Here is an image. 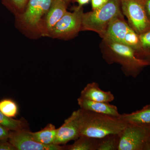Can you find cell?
<instances>
[{
    "label": "cell",
    "mask_w": 150,
    "mask_h": 150,
    "mask_svg": "<svg viewBox=\"0 0 150 150\" xmlns=\"http://www.w3.org/2000/svg\"><path fill=\"white\" fill-rule=\"evenodd\" d=\"M100 48L103 57L108 64H118L126 76L136 78L149 64L137 57L130 46L113 40L102 38Z\"/></svg>",
    "instance_id": "cell-1"
},
{
    "label": "cell",
    "mask_w": 150,
    "mask_h": 150,
    "mask_svg": "<svg viewBox=\"0 0 150 150\" xmlns=\"http://www.w3.org/2000/svg\"><path fill=\"white\" fill-rule=\"evenodd\" d=\"M80 136L101 139L112 134H121L127 123L119 117L80 108Z\"/></svg>",
    "instance_id": "cell-2"
},
{
    "label": "cell",
    "mask_w": 150,
    "mask_h": 150,
    "mask_svg": "<svg viewBox=\"0 0 150 150\" xmlns=\"http://www.w3.org/2000/svg\"><path fill=\"white\" fill-rule=\"evenodd\" d=\"M53 0H29L22 13L15 17V25L25 35L31 39L41 37L44 18Z\"/></svg>",
    "instance_id": "cell-3"
},
{
    "label": "cell",
    "mask_w": 150,
    "mask_h": 150,
    "mask_svg": "<svg viewBox=\"0 0 150 150\" xmlns=\"http://www.w3.org/2000/svg\"><path fill=\"white\" fill-rule=\"evenodd\" d=\"M122 13L120 0H109L98 9L83 13L81 31H92L104 36L110 23Z\"/></svg>",
    "instance_id": "cell-4"
},
{
    "label": "cell",
    "mask_w": 150,
    "mask_h": 150,
    "mask_svg": "<svg viewBox=\"0 0 150 150\" xmlns=\"http://www.w3.org/2000/svg\"><path fill=\"white\" fill-rule=\"evenodd\" d=\"M118 150H150V125L127 124L121 134Z\"/></svg>",
    "instance_id": "cell-5"
},
{
    "label": "cell",
    "mask_w": 150,
    "mask_h": 150,
    "mask_svg": "<svg viewBox=\"0 0 150 150\" xmlns=\"http://www.w3.org/2000/svg\"><path fill=\"white\" fill-rule=\"evenodd\" d=\"M83 10V7L75 6L73 12L67 11L52 29L49 38L68 40L76 37L81 31Z\"/></svg>",
    "instance_id": "cell-6"
},
{
    "label": "cell",
    "mask_w": 150,
    "mask_h": 150,
    "mask_svg": "<svg viewBox=\"0 0 150 150\" xmlns=\"http://www.w3.org/2000/svg\"><path fill=\"white\" fill-rule=\"evenodd\" d=\"M123 15L130 27L140 35L150 30L143 0H120Z\"/></svg>",
    "instance_id": "cell-7"
},
{
    "label": "cell",
    "mask_w": 150,
    "mask_h": 150,
    "mask_svg": "<svg viewBox=\"0 0 150 150\" xmlns=\"http://www.w3.org/2000/svg\"><path fill=\"white\" fill-rule=\"evenodd\" d=\"M8 141L16 150H64V146L44 145L36 142L27 129L11 131Z\"/></svg>",
    "instance_id": "cell-8"
},
{
    "label": "cell",
    "mask_w": 150,
    "mask_h": 150,
    "mask_svg": "<svg viewBox=\"0 0 150 150\" xmlns=\"http://www.w3.org/2000/svg\"><path fill=\"white\" fill-rule=\"evenodd\" d=\"M79 118V109L65 120L63 125L57 129L54 144H66L70 141L77 139L80 136Z\"/></svg>",
    "instance_id": "cell-9"
},
{
    "label": "cell",
    "mask_w": 150,
    "mask_h": 150,
    "mask_svg": "<svg viewBox=\"0 0 150 150\" xmlns=\"http://www.w3.org/2000/svg\"><path fill=\"white\" fill-rule=\"evenodd\" d=\"M68 5L63 0H53L49 11L43 19L41 37H49L56 23L67 11Z\"/></svg>",
    "instance_id": "cell-10"
},
{
    "label": "cell",
    "mask_w": 150,
    "mask_h": 150,
    "mask_svg": "<svg viewBox=\"0 0 150 150\" xmlns=\"http://www.w3.org/2000/svg\"><path fill=\"white\" fill-rule=\"evenodd\" d=\"M131 29L125 20L123 13H121L112 20L102 38H108L124 44L125 39Z\"/></svg>",
    "instance_id": "cell-11"
},
{
    "label": "cell",
    "mask_w": 150,
    "mask_h": 150,
    "mask_svg": "<svg viewBox=\"0 0 150 150\" xmlns=\"http://www.w3.org/2000/svg\"><path fill=\"white\" fill-rule=\"evenodd\" d=\"M77 101L80 108L83 110L117 117H119L121 115L118 112L117 107L110 104L109 103L93 101L81 97L78 98Z\"/></svg>",
    "instance_id": "cell-12"
},
{
    "label": "cell",
    "mask_w": 150,
    "mask_h": 150,
    "mask_svg": "<svg viewBox=\"0 0 150 150\" xmlns=\"http://www.w3.org/2000/svg\"><path fill=\"white\" fill-rule=\"evenodd\" d=\"M80 97L93 101L110 103L115 99V97L111 92L103 91L96 82L89 83L81 92Z\"/></svg>",
    "instance_id": "cell-13"
},
{
    "label": "cell",
    "mask_w": 150,
    "mask_h": 150,
    "mask_svg": "<svg viewBox=\"0 0 150 150\" xmlns=\"http://www.w3.org/2000/svg\"><path fill=\"white\" fill-rule=\"evenodd\" d=\"M119 118L127 124L150 125V105H147L141 110L130 113L121 114Z\"/></svg>",
    "instance_id": "cell-14"
},
{
    "label": "cell",
    "mask_w": 150,
    "mask_h": 150,
    "mask_svg": "<svg viewBox=\"0 0 150 150\" xmlns=\"http://www.w3.org/2000/svg\"><path fill=\"white\" fill-rule=\"evenodd\" d=\"M99 139L81 135L72 144L64 146V150H97Z\"/></svg>",
    "instance_id": "cell-15"
},
{
    "label": "cell",
    "mask_w": 150,
    "mask_h": 150,
    "mask_svg": "<svg viewBox=\"0 0 150 150\" xmlns=\"http://www.w3.org/2000/svg\"><path fill=\"white\" fill-rule=\"evenodd\" d=\"M57 129L53 124L49 123L43 129L32 132L33 137L38 142L43 144H54L57 134Z\"/></svg>",
    "instance_id": "cell-16"
},
{
    "label": "cell",
    "mask_w": 150,
    "mask_h": 150,
    "mask_svg": "<svg viewBox=\"0 0 150 150\" xmlns=\"http://www.w3.org/2000/svg\"><path fill=\"white\" fill-rule=\"evenodd\" d=\"M0 125L10 131H16L26 129V121L23 119L17 120L4 115L0 111Z\"/></svg>",
    "instance_id": "cell-17"
},
{
    "label": "cell",
    "mask_w": 150,
    "mask_h": 150,
    "mask_svg": "<svg viewBox=\"0 0 150 150\" xmlns=\"http://www.w3.org/2000/svg\"><path fill=\"white\" fill-rule=\"evenodd\" d=\"M139 35L140 40L139 59L150 66V30Z\"/></svg>",
    "instance_id": "cell-18"
},
{
    "label": "cell",
    "mask_w": 150,
    "mask_h": 150,
    "mask_svg": "<svg viewBox=\"0 0 150 150\" xmlns=\"http://www.w3.org/2000/svg\"><path fill=\"white\" fill-rule=\"evenodd\" d=\"M121 134H109L100 139L97 150H118Z\"/></svg>",
    "instance_id": "cell-19"
},
{
    "label": "cell",
    "mask_w": 150,
    "mask_h": 150,
    "mask_svg": "<svg viewBox=\"0 0 150 150\" xmlns=\"http://www.w3.org/2000/svg\"><path fill=\"white\" fill-rule=\"evenodd\" d=\"M28 1L29 0H2V3L16 16L24 12Z\"/></svg>",
    "instance_id": "cell-20"
},
{
    "label": "cell",
    "mask_w": 150,
    "mask_h": 150,
    "mask_svg": "<svg viewBox=\"0 0 150 150\" xmlns=\"http://www.w3.org/2000/svg\"><path fill=\"white\" fill-rule=\"evenodd\" d=\"M0 111L10 118L15 117L18 112L16 103L11 99H4L0 101Z\"/></svg>",
    "instance_id": "cell-21"
},
{
    "label": "cell",
    "mask_w": 150,
    "mask_h": 150,
    "mask_svg": "<svg viewBox=\"0 0 150 150\" xmlns=\"http://www.w3.org/2000/svg\"><path fill=\"white\" fill-rule=\"evenodd\" d=\"M93 10L98 9L107 4L109 0H91Z\"/></svg>",
    "instance_id": "cell-22"
},
{
    "label": "cell",
    "mask_w": 150,
    "mask_h": 150,
    "mask_svg": "<svg viewBox=\"0 0 150 150\" xmlns=\"http://www.w3.org/2000/svg\"><path fill=\"white\" fill-rule=\"evenodd\" d=\"M0 150H16L8 140H0Z\"/></svg>",
    "instance_id": "cell-23"
},
{
    "label": "cell",
    "mask_w": 150,
    "mask_h": 150,
    "mask_svg": "<svg viewBox=\"0 0 150 150\" xmlns=\"http://www.w3.org/2000/svg\"><path fill=\"white\" fill-rule=\"evenodd\" d=\"M10 131L0 125V140H8Z\"/></svg>",
    "instance_id": "cell-24"
},
{
    "label": "cell",
    "mask_w": 150,
    "mask_h": 150,
    "mask_svg": "<svg viewBox=\"0 0 150 150\" xmlns=\"http://www.w3.org/2000/svg\"><path fill=\"white\" fill-rule=\"evenodd\" d=\"M143 1L147 16L150 23V0H143Z\"/></svg>",
    "instance_id": "cell-25"
},
{
    "label": "cell",
    "mask_w": 150,
    "mask_h": 150,
    "mask_svg": "<svg viewBox=\"0 0 150 150\" xmlns=\"http://www.w3.org/2000/svg\"><path fill=\"white\" fill-rule=\"evenodd\" d=\"M91 0H74L76 2L79 4V6L83 7V6L88 4L90 1Z\"/></svg>",
    "instance_id": "cell-26"
},
{
    "label": "cell",
    "mask_w": 150,
    "mask_h": 150,
    "mask_svg": "<svg viewBox=\"0 0 150 150\" xmlns=\"http://www.w3.org/2000/svg\"><path fill=\"white\" fill-rule=\"evenodd\" d=\"M66 3V4H67V5H69V4L71 1L72 0H63Z\"/></svg>",
    "instance_id": "cell-27"
}]
</instances>
